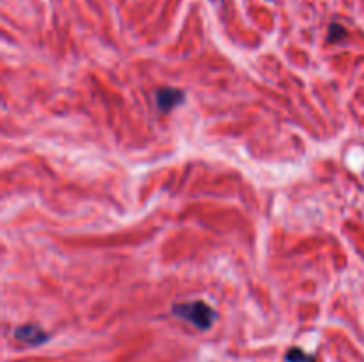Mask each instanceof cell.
Returning a JSON list of instances; mask_svg holds the SVG:
<instances>
[{
	"label": "cell",
	"mask_w": 364,
	"mask_h": 362,
	"mask_svg": "<svg viewBox=\"0 0 364 362\" xmlns=\"http://www.w3.org/2000/svg\"><path fill=\"white\" fill-rule=\"evenodd\" d=\"M173 312L178 318H183L191 322L192 325L201 330H208L215 319V311L205 302H185V304H176L173 307Z\"/></svg>",
	"instance_id": "obj_1"
},
{
	"label": "cell",
	"mask_w": 364,
	"mask_h": 362,
	"mask_svg": "<svg viewBox=\"0 0 364 362\" xmlns=\"http://www.w3.org/2000/svg\"><path fill=\"white\" fill-rule=\"evenodd\" d=\"M14 337H16L18 341H21V343L32 344V346L48 341V334H46L43 329H39L38 325L18 327V329L14 330Z\"/></svg>",
	"instance_id": "obj_2"
},
{
	"label": "cell",
	"mask_w": 364,
	"mask_h": 362,
	"mask_svg": "<svg viewBox=\"0 0 364 362\" xmlns=\"http://www.w3.org/2000/svg\"><path fill=\"white\" fill-rule=\"evenodd\" d=\"M181 102H183V92L180 89L166 87L156 92V103H159V109L162 112H169L174 106L180 105Z\"/></svg>",
	"instance_id": "obj_3"
},
{
	"label": "cell",
	"mask_w": 364,
	"mask_h": 362,
	"mask_svg": "<svg viewBox=\"0 0 364 362\" xmlns=\"http://www.w3.org/2000/svg\"><path fill=\"white\" fill-rule=\"evenodd\" d=\"M287 362H315V357L299 350V348H291L287 353Z\"/></svg>",
	"instance_id": "obj_4"
},
{
	"label": "cell",
	"mask_w": 364,
	"mask_h": 362,
	"mask_svg": "<svg viewBox=\"0 0 364 362\" xmlns=\"http://www.w3.org/2000/svg\"><path fill=\"white\" fill-rule=\"evenodd\" d=\"M347 35V31H345L343 27H341L340 23H333L329 28V43H336L340 41L341 38H345Z\"/></svg>",
	"instance_id": "obj_5"
}]
</instances>
